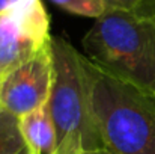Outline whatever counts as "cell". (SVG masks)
<instances>
[{"instance_id":"obj_1","label":"cell","mask_w":155,"mask_h":154,"mask_svg":"<svg viewBox=\"0 0 155 154\" xmlns=\"http://www.w3.org/2000/svg\"><path fill=\"white\" fill-rule=\"evenodd\" d=\"M91 109L110 154H155V95L101 70L83 54Z\"/></svg>"},{"instance_id":"obj_2","label":"cell","mask_w":155,"mask_h":154,"mask_svg":"<svg viewBox=\"0 0 155 154\" xmlns=\"http://www.w3.org/2000/svg\"><path fill=\"white\" fill-rule=\"evenodd\" d=\"M83 54L108 74L155 95V18L110 8L81 39Z\"/></svg>"},{"instance_id":"obj_3","label":"cell","mask_w":155,"mask_h":154,"mask_svg":"<svg viewBox=\"0 0 155 154\" xmlns=\"http://www.w3.org/2000/svg\"><path fill=\"white\" fill-rule=\"evenodd\" d=\"M53 86L48 98L57 154H83L104 148L94 121L83 53L62 36H51Z\"/></svg>"},{"instance_id":"obj_4","label":"cell","mask_w":155,"mask_h":154,"mask_svg":"<svg viewBox=\"0 0 155 154\" xmlns=\"http://www.w3.org/2000/svg\"><path fill=\"white\" fill-rule=\"evenodd\" d=\"M42 0H18L0 12V79L51 39Z\"/></svg>"},{"instance_id":"obj_5","label":"cell","mask_w":155,"mask_h":154,"mask_svg":"<svg viewBox=\"0 0 155 154\" xmlns=\"http://www.w3.org/2000/svg\"><path fill=\"white\" fill-rule=\"evenodd\" d=\"M51 39L0 79V107L21 118L48 103L53 86Z\"/></svg>"},{"instance_id":"obj_6","label":"cell","mask_w":155,"mask_h":154,"mask_svg":"<svg viewBox=\"0 0 155 154\" xmlns=\"http://www.w3.org/2000/svg\"><path fill=\"white\" fill-rule=\"evenodd\" d=\"M20 128L29 154H57V135L48 104L21 116Z\"/></svg>"},{"instance_id":"obj_7","label":"cell","mask_w":155,"mask_h":154,"mask_svg":"<svg viewBox=\"0 0 155 154\" xmlns=\"http://www.w3.org/2000/svg\"><path fill=\"white\" fill-rule=\"evenodd\" d=\"M24 148L20 118L0 107V154H18Z\"/></svg>"},{"instance_id":"obj_8","label":"cell","mask_w":155,"mask_h":154,"mask_svg":"<svg viewBox=\"0 0 155 154\" xmlns=\"http://www.w3.org/2000/svg\"><path fill=\"white\" fill-rule=\"evenodd\" d=\"M63 11L89 18L101 17L107 9H110L105 0H50Z\"/></svg>"},{"instance_id":"obj_9","label":"cell","mask_w":155,"mask_h":154,"mask_svg":"<svg viewBox=\"0 0 155 154\" xmlns=\"http://www.w3.org/2000/svg\"><path fill=\"white\" fill-rule=\"evenodd\" d=\"M134 9L155 18V0H139Z\"/></svg>"},{"instance_id":"obj_10","label":"cell","mask_w":155,"mask_h":154,"mask_svg":"<svg viewBox=\"0 0 155 154\" xmlns=\"http://www.w3.org/2000/svg\"><path fill=\"white\" fill-rule=\"evenodd\" d=\"M110 8H125V9H134L139 0H105Z\"/></svg>"},{"instance_id":"obj_11","label":"cell","mask_w":155,"mask_h":154,"mask_svg":"<svg viewBox=\"0 0 155 154\" xmlns=\"http://www.w3.org/2000/svg\"><path fill=\"white\" fill-rule=\"evenodd\" d=\"M18 0H0V12L6 11L8 8H11L12 5H15Z\"/></svg>"},{"instance_id":"obj_12","label":"cell","mask_w":155,"mask_h":154,"mask_svg":"<svg viewBox=\"0 0 155 154\" xmlns=\"http://www.w3.org/2000/svg\"><path fill=\"white\" fill-rule=\"evenodd\" d=\"M83 154H110L105 148H98V150H91V151H84Z\"/></svg>"},{"instance_id":"obj_13","label":"cell","mask_w":155,"mask_h":154,"mask_svg":"<svg viewBox=\"0 0 155 154\" xmlns=\"http://www.w3.org/2000/svg\"><path fill=\"white\" fill-rule=\"evenodd\" d=\"M18 154H29V151H27V148H24V150H21Z\"/></svg>"}]
</instances>
